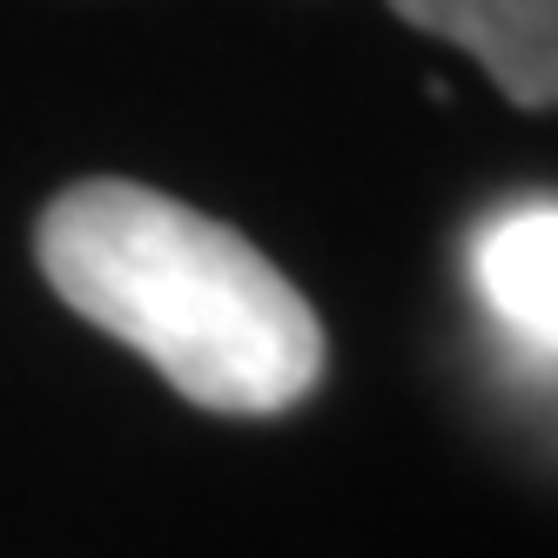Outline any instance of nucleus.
Instances as JSON below:
<instances>
[{
    "label": "nucleus",
    "mask_w": 558,
    "mask_h": 558,
    "mask_svg": "<svg viewBox=\"0 0 558 558\" xmlns=\"http://www.w3.org/2000/svg\"><path fill=\"white\" fill-rule=\"evenodd\" d=\"M54 296L216 417H276L324 377V324L250 235L142 182H74L41 209Z\"/></svg>",
    "instance_id": "nucleus-1"
},
{
    "label": "nucleus",
    "mask_w": 558,
    "mask_h": 558,
    "mask_svg": "<svg viewBox=\"0 0 558 558\" xmlns=\"http://www.w3.org/2000/svg\"><path fill=\"white\" fill-rule=\"evenodd\" d=\"M390 8L464 48L518 108H558V0H390Z\"/></svg>",
    "instance_id": "nucleus-2"
},
{
    "label": "nucleus",
    "mask_w": 558,
    "mask_h": 558,
    "mask_svg": "<svg viewBox=\"0 0 558 558\" xmlns=\"http://www.w3.org/2000/svg\"><path fill=\"white\" fill-rule=\"evenodd\" d=\"M471 283L492 324L558 364V203H511L471 243Z\"/></svg>",
    "instance_id": "nucleus-3"
}]
</instances>
